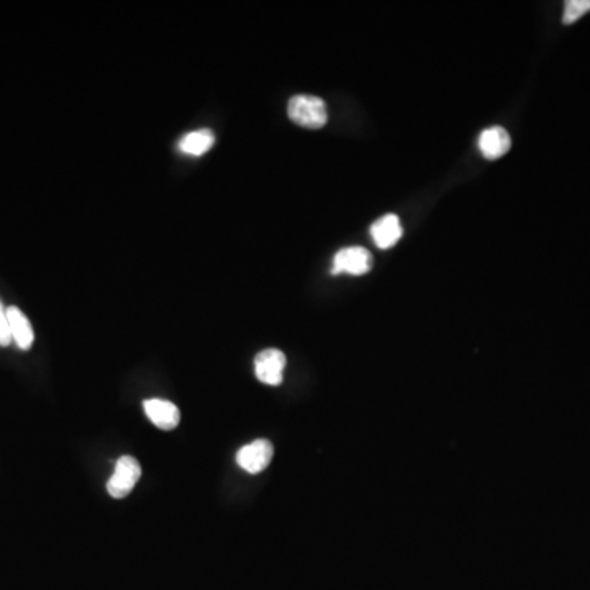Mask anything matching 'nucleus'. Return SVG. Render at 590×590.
Listing matches in <instances>:
<instances>
[{"label":"nucleus","instance_id":"obj_2","mask_svg":"<svg viewBox=\"0 0 590 590\" xmlns=\"http://www.w3.org/2000/svg\"><path fill=\"white\" fill-rule=\"evenodd\" d=\"M141 466L132 456H122L115 464L114 476L110 477L107 491L114 499H123L140 481Z\"/></svg>","mask_w":590,"mask_h":590},{"label":"nucleus","instance_id":"obj_10","mask_svg":"<svg viewBox=\"0 0 590 590\" xmlns=\"http://www.w3.org/2000/svg\"><path fill=\"white\" fill-rule=\"evenodd\" d=\"M214 143V132L207 130V128H202V130H197V132L184 135L181 141H179V150L184 155L202 156L214 146Z\"/></svg>","mask_w":590,"mask_h":590},{"label":"nucleus","instance_id":"obj_8","mask_svg":"<svg viewBox=\"0 0 590 590\" xmlns=\"http://www.w3.org/2000/svg\"><path fill=\"white\" fill-rule=\"evenodd\" d=\"M404 235L402 225L397 215H384L371 225V238L376 243L377 248L389 250L392 246L397 245V241Z\"/></svg>","mask_w":590,"mask_h":590},{"label":"nucleus","instance_id":"obj_6","mask_svg":"<svg viewBox=\"0 0 590 590\" xmlns=\"http://www.w3.org/2000/svg\"><path fill=\"white\" fill-rule=\"evenodd\" d=\"M146 417L150 418L151 423L161 430H174L181 422V412L176 405L169 400L150 399L145 400Z\"/></svg>","mask_w":590,"mask_h":590},{"label":"nucleus","instance_id":"obj_5","mask_svg":"<svg viewBox=\"0 0 590 590\" xmlns=\"http://www.w3.org/2000/svg\"><path fill=\"white\" fill-rule=\"evenodd\" d=\"M286 354L282 351L264 350L255 358V373L259 381L268 386H279L284 379Z\"/></svg>","mask_w":590,"mask_h":590},{"label":"nucleus","instance_id":"obj_7","mask_svg":"<svg viewBox=\"0 0 590 590\" xmlns=\"http://www.w3.org/2000/svg\"><path fill=\"white\" fill-rule=\"evenodd\" d=\"M477 145H479V150L484 158L495 161V159L507 155V151L512 146V138L505 128L491 127L481 133Z\"/></svg>","mask_w":590,"mask_h":590},{"label":"nucleus","instance_id":"obj_3","mask_svg":"<svg viewBox=\"0 0 590 590\" xmlns=\"http://www.w3.org/2000/svg\"><path fill=\"white\" fill-rule=\"evenodd\" d=\"M373 266V256L366 248L350 246L338 251L333 258L332 274H351V276H363L369 273Z\"/></svg>","mask_w":590,"mask_h":590},{"label":"nucleus","instance_id":"obj_1","mask_svg":"<svg viewBox=\"0 0 590 590\" xmlns=\"http://www.w3.org/2000/svg\"><path fill=\"white\" fill-rule=\"evenodd\" d=\"M287 114L299 127L322 128L328 122L327 104L317 96H294L287 105Z\"/></svg>","mask_w":590,"mask_h":590},{"label":"nucleus","instance_id":"obj_4","mask_svg":"<svg viewBox=\"0 0 590 590\" xmlns=\"http://www.w3.org/2000/svg\"><path fill=\"white\" fill-rule=\"evenodd\" d=\"M274 448L271 441L256 440L251 445H246L236 453V463L241 469L250 474H259L268 468L273 459Z\"/></svg>","mask_w":590,"mask_h":590},{"label":"nucleus","instance_id":"obj_12","mask_svg":"<svg viewBox=\"0 0 590 590\" xmlns=\"http://www.w3.org/2000/svg\"><path fill=\"white\" fill-rule=\"evenodd\" d=\"M10 341H12V335H10L7 309H5L2 300H0V346H9Z\"/></svg>","mask_w":590,"mask_h":590},{"label":"nucleus","instance_id":"obj_11","mask_svg":"<svg viewBox=\"0 0 590 590\" xmlns=\"http://www.w3.org/2000/svg\"><path fill=\"white\" fill-rule=\"evenodd\" d=\"M590 12V0H568L564 4V25H572Z\"/></svg>","mask_w":590,"mask_h":590},{"label":"nucleus","instance_id":"obj_9","mask_svg":"<svg viewBox=\"0 0 590 590\" xmlns=\"http://www.w3.org/2000/svg\"><path fill=\"white\" fill-rule=\"evenodd\" d=\"M7 318H9L12 340L17 343L20 350H30L33 340H35V333H33L32 323L28 320L27 315L23 314L19 307H9Z\"/></svg>","mask_w":590,"mask_h":590}]
</instances>
